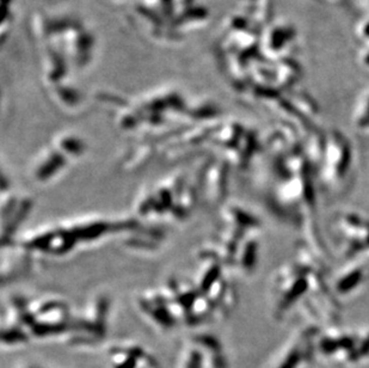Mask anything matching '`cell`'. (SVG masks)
Returning a JSON list of instances; mask_svg holds the SVG:
<instances>
[{"label":"cell","instance_id":"7a4b0ae2","mask_svg":"<svg viewBox=\"0 0 369 368\" xmlns=\"http://www.w3.org/2000/svg\"><path fill=\"white\" fill-rule=\"evenodd\" d=\"M363 32H365L364 34L365 37L369 36V22H365V24L362 26V34Z\"/></svg>","mask_w":369,"mask_h":368},{"label":"cell","instance_id":"6da1fadb","mask_svg":"<svg viewBox=\"0 0 369 368\" xmlns=\"http://www.w3.org/2000/svg\"><path fill=\"white\" fill-rule=\"evenodd\" d=\"M306 339L300 337L295 343L292 344V347L283 354V360L280 362L279 368H296L299 366L307 353V349L305 348L306 347Z\"/></svg>","mask_w":369,"mask_h":368}]
</instances>
